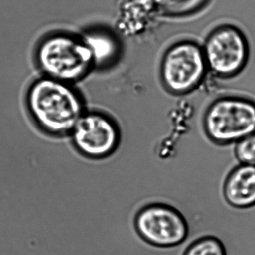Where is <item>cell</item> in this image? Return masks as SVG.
Instances as JSON below:
<instances>
[{
  "label": "cell",
  "instance_id": "6da1fadb",
  "mask_svg": "<svg viewBox=\"0 0 255 255\" xmlns=\"http://www.w3.org/2000/svg\"><path fill=\"white\" fill-rule=\"evenodd\" d=\"M26 102L38 129L53 137L70 135L86 112L84 100L74 85L44 76L29 86Z\"/></svg>",
  "mask_w": 255,
  "mask_h": 255
},
{
  "label": "cell",
  "instance_id": "7a4b0ae2",
  "mask_svg": "<svg viewBox=\"0 0 255 255\" xmlns=\"http://www.w3.org/2000/svg\"><path fill=\"white\" fill-rule=\"evenodd\" d=\"M44 77L74 85L95 68L92 53L83 37L56 32L44 37L35 52Z\"/></svg>",
  "mask_w": 255,
  "mask_h": 255
},
{
  "label": "cell",
  "instance_id": "3957f363",
  "mask_svg": "<svg viewBox=\"0 0 255 255\" xmlns=\"http://www.w3.org/2000/svg\"><path fill=\"white\" fill-rule=\"evenodd\" d=\"M203 124L213 142L237 143L255 132V103L242 97L219 98L207 107Z\"/></svg>",
  "mask_w": 255,
  "mask_h": 255
},
{
  "label": "cell",
  "instance_id": "277c9868",
  "mask_svg": "<svg viewBox=\"0 0 255 255\" xmlns=\"http://www.w3.org/2000/svg\"><path fill=\"white\" fill-rule=\"evenodd\" d=\"M203 47L192 41H183L170 47L161 62V78L169 92L177 95L196 89L207 74Z\"/></svg>",
  "mask_w": 255,
  "mask_h": 255
},
{
  "label": "cell",
  "instance_id": "5b68a950",
  "mask_svg": "<svg viewBox=\"0 0 255 255\" xmlns=\"http://www.w3.org/2000/svg\"><path fill=\"white\" fill-rule=\"evenodd\" d=\"M76 150L88 159L113 155L121 142V130L114 119L100 111H86L70 134Z\"/></svg>",
  "mask_w": 255,
  "mask_h": 255
},
{
  "label": "cell",
  "instance_id": "8992f818",
  "mask_svg": "<svg viewBox=\"0 0 255 255\" xmlns=\"http://www.w3.org/2000/svg\"><path fill=\"white\" fill-rule=\"evenodd\" d=\"M135 228L146 243L159 248L179 246L189 234L183 216L162 204H148L141 208L135 216Z\"/></svg>",
  "mask_w": 255,
  "mask_h": 255
},
{
  "label": "cell",
  "instance_id": "52a82bcc",
  "mask_svg": "<svg viewBox=\"0 0 255 255\" xmlns=\"http://www.w3.org/2000/svg\"><path fill=\"white\" fill-rule=\"evenodd\" d=\"M207 70L219 77L240 72L247 60V41L243 32L230 25L215 29L203 47Z\"/></svg>",
  "mask_w": 255,
  "mask_h": 255
},
{
  "label": "cell",
  "instance_id": "ba28073f",
  "mask_svg": "<svg viewBox=\"0 0 255 255\" xmlns=\"http://www.w3.org/2000/svg\"><path fill=\"white\" fill-rule=\"evenodd\" d=\"M160 16L154 0H122L116 18V29L126 38H137L153 28Z\"/></svg>",
  "mask_w": 255,
  "mask_h": 255
},
{
  "label": "cell",
  "instance_id": "9c48e42d",
  "mask_svg": "<svg viewBox=\"0 0 255 255\" xmlns=\"http://www.w3.org/2000/svg\"><path fill=\"white\" fill-rule=\"evenodd\" d=\"M224 197L235 208L255 205V166L241 165L234 168L225 180Z\"/></svg>",
  "mask_w": 255,
  "mask_h": 255
},
{
  "label": "cell",
  "instance_id": "30bf717a",
  "mask_svg": "<svg viewBox=\"0 0 255 255\" xmlns=\"http://www.w3.org/2000/svg\"><path fill=\"white\" fill-rule=\"evenodd\" d=\"M85 42L92 53L95 68L111 66L119 59L121 53L120 42L117 37L109 30L89 29L83 35Z\"/></svg>",
  "mask_w": 255,
  "mask_h": 255
},
{
  "label": "cell",
  "instance_id": "8fae6325",
  "mask_svg": "<svg viewBox=\"0 0 255 255\" xmlns=\"http://www.w3.org/2000/svg\"><path fill=\"white\" fill-rule=\"evenodd\" d=\"M183 255H226V252L220 240L206 237L192 243Z\"/></svg>",
  "mask_w": 255,
  "mask_h": 255
},
{
  "label": "cell",
  "instance_id": "7c38bea8",
  "mask_svg": "<svg viewBox=\"0 0 255 255\" xmlns=\"http://www.w3.org/2000/svg\"><path fill=\"white\" fill-rule=\"evenodd\" d=\"M234 153L241 165L255 166V132L237 141Z\"/></svg>",
  "mask_w": 255,
  "mask_h": 255
}]
</instances>
